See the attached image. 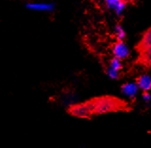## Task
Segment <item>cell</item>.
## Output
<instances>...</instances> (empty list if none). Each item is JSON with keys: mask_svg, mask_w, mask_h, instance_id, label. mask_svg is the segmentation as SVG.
<instances>
[{"mask_svg": "<svg viewBox=\"0 0 151 148\" xmlns=\"http://www.w3.org/2000/svg\"><path fill=\"white\" fill-rule=\"evenodd\" d=\"M114 35L118 41H123L126 38V31L122 26L117 25L114 27Z\"/></svg>", "mask_w": 151, "mask_h": 148, "instance_id": "obj_9", "label": "cell"}, {"mask_svg": "<svg viewBox=\"0 0 151 148\" xmlns=\"http://www.w3.org/2000/svg\"><path fill=\"white\" fill-rule=\"evenodd\" d=\"M96 1H105V0H96Z\"/></svg>", "mask_w": 151, "mask_h": 148, "instance_id": "obj_14", "label": "cell"}, {"mask_svg": "<svg viewBox=\"0 0 151 148\" xmlns=\"http://www.w3.org/2000/svg\"><path fill=\"white\" fill-rule=\"evenodd\" d=\"M137 84L143 92L151 91V75L148 74H143L137 78Z\"/></svg>", "mask_w": 151, "mask_h": 148, "instance_id": "obj_8", "label": "cell"}, {"mask_svg": "<svg viewBox=\"0 0 151 148\" xmlns=\"http://www.w3.org/2000/svg\"><path fill=\"white\" fill-rule=\"evenodd\" d=\"M141 48L144 52L146 61L151 65V27L143 36L141 42Z\"/></svg>", "mask_w": 151, "mask_h": 148, "instance_id": "obj_4", "label": "cell"}, {"mask_svg": "<svg viewBox=\"0 0 151 148\" xmlns=\"http://www.w3.org/2000/svg\"><path fill=\"white\" fill-rule=\"evenodd\" d=\"M112 54L115 58H118L120 60H126L129 57L130 50L126 42L123 41H118L112 46Z\"/></svg>", "mask_w": 151, "mask_h": 148, "instance_id": "obj_3", "label": "cell"}, {"mask_svg": "<svg viewBox=\"0 0 151 148\" xmlns=\"http://www.w3.org/2000/svg\"><path fill=\"white\" fill-rule=\"evenodd\" d=\"M124 1H125V2L127 3V2H130V1H131V0H124Z\"/></svg>", "mask_w": 151, "mask_h": 148, "instance_id": "obj_13", "label": "cell"}, {"mask_svg": "<svg viewBox=\"0 0 151 148\" xmlns=\"http://www.w3.org/2000/svg\"><path fill=\"white\" fill-rule=\"evenodd\" d=\"M26 8L32 11L39 12H51L54 11V4L49 2H32L27 3Z\"/></svg>", "mask_w": 151, "mask_h": 148, "instance_id": "obj_5", "label": "cell"}, {"mask_svg": "<svg viewBox=\"0 0 151 148\" xmlns=\"http://www.w3.org/2000/svg\"><path fill=\"white\" fill-rule=\"evenodd\" d=\"M142 99L146 104L151 103V93L149 92H144V93L142 94Z\"/></svg>", "mask_w": 151, "mask_h": 148, "instance_id": "obj_12", "label": "cell"}, {"mask_svg": "<svg viewBox=\"0 0 151 148\" xmlns=\"http://www.w3.org/2000/svg\"><path fill=\"white\" fill-rule=\"evenodd\" d=\"M71 114L78 118H86L91 116V114L93 113V109L92 103H86V104H78L74 105L70 108Z\"/></svg>", "mask_w": 151, "mask_h": 148, "instance_id": "obj_2", "label": "cell"}, {"mask_svg": "<svg viewBox=\"0 0 151 148\" xmlns=\"http://www.w3.org/2000/svg\"><path fill=\"white\" fill-rule=\"evenodd\" d=\"M91 103L94 113H107L116 111L120 107L119 102L111 97H102Z\"/></svg>", "mask_w": 151, "mask_h": 148, "instance_id": "obj_1", "label": "cell"}, {"mask_svg": "<svg viewBox=\"0 0 151 148\" xmlns=\"http://www.w3.org/2000/svg\"><path fill=\"white\" fill-rule=\"evenodd\" d=\"M122 66H123L122 65V60L118 59V58H115V57H113V58L110 61V65H109V67L120 71L122 69Z\"/></svg>", "mask_w": 151, "mask_h": 148, "instance_id": "obj_10", "label": "cell"}, {"mask_svg": "<svg viewBox=\"0 0 151 148\" xmlns=\"http://www.w3.org/2000/svg\"><path fill=\"white\" fill-rule=\"evenodd\" d=\"M139 91H140V88L138 84H137V82H132V81L123 84L121 88L122 94L129 99L135 98L137 96V94H138Z\"/></svg>", "mask_w": 151, "mask_h": 148, "instance_id": "obj_6", "label": "cell"}, {"mask_svg": "<svg viewBox=\"0 0 151 148\" xmlns=\"http://www.w3.org/2000/svg\"><path fill=\"white\" fill-rule=\"evenodd\" d=\"M104 2L107 8L112 9L117 15H121L126 9V2L124 0H105Z\"/></svg>", "mask_w": 151, "mask_h": 148, "instance_id": "obj_7", "label": "cell"}, {"mask_svg": "<svg viewBox=\"0 0 151 148\" xmlns=\"http://www.w3.org/2000/svg\"><path fill=\"white\" fill-rule=\"evenodd\" d=\"M107 75L111 79H117L118 78H119V71L109 67L107 70Z\"/></svg>", "mask_w": 151, "mask_h": 148, "instance_id": "obj_11", "label": "cell"}]
</instances>
